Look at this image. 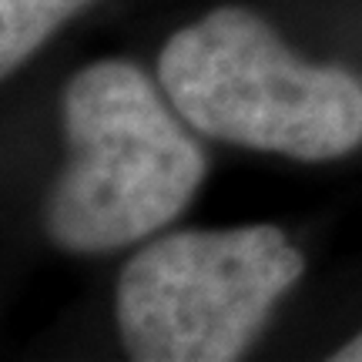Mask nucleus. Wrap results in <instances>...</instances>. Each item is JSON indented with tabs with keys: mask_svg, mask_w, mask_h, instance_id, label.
I'll return each instance as SVG.
<instances>
[{
	"mask_svg": "<svg viewBox=\"0 0 362 362\" xmlns=\"http://www.w3.org/2000/svg\"><path fill=\"white\" fill-rule=\"evenodd\" d=\"M158 78L202 134L298 161H325L362 141V88L339 67L298 61L272 27L221 7L178 30Z\"/></svg>",
	"mask_w": 362,
	"mask_h": 362,
	"instance_id": "nucleus-2",
	"label": "nucleus"
},
{
	"mask_svg": "<svg viewBox=\"0 0 362 362\" xmlns=\"http://www.w3.org/2000/svg\"><path fill=\"white\" fill-rule=\"evenodd\" d=\"M332 359L336 362H362V332L352 342H346L339 352H332Z\"/></svg>",
	"mask_w": 362,
	"mask_h": 362,
	"instance_id": "nucleus-5",
	"label": "nucleus"
},
{
	"mask_svg": "<svg viewBox=\"0 0 362 362\" xmlns=\"http://www.w3.org/2000/svg\"><path fill=\"white\" fill-rule=\"evenodd\" d=\"M90 0H0V64L4 71L27 61L67 17Z\"/></svg>",
	"mask_w": 362,
	"mask_h": 362,
	"instance_id": "nucleus-4",
	"label": "nucleus"
},
{
	"mask_svg": "<svg viewBox=\"0 0 362 362\" xmlns=\"http://www.w3.org/2000/svg\"><path fill=\"white\" fill-rule=\"evenodd\" d=\"M298 275L302 255L272 225L158 238L121 275V339L141 362L238 359Z\"/></svg>",
	"mask_w": 362,
	"mask_h": 362,
	"instance_id": "nucleus-3",
	"label": "nucleus"
},
{
	"mask_svg": "<svg viewBox=\"0 0 362 362\" xmlns=\"http://www.w3.org/2000/svg\"><path fill=\"white\" fill-rule=\"evenodd\" d=\"M64 134L47 232L67 252H107L158 232L205 178L202 148L128 61H98L71 78Z\"/></svg>",
	"mask_w": 362,
	"mask_h": 362,
	"instance_id": "nucleus-1",
	"label": "nucleus"
}]
</instances>
